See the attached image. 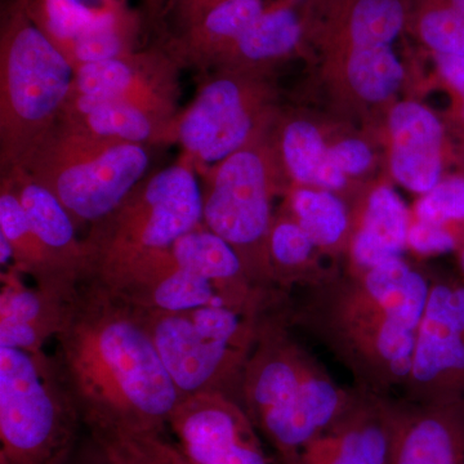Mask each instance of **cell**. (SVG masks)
<instances>
[{
  "label": "cell",
  "instance_id": "6da1fadb",
  "mask_svg": "<svg viewBox=\"0 0 464 464\" xmlns=\"http://www.w3.org/2000/svg\"><path fill=\"white\" fill-rule=\"evenodd\" d=\"M53 340L58 374L88 430L164 433L181 395L136 307L82 280L63 299Z\"/></svg>",
  "mask_w": 464,
  "mask_h": 464
},
{
  "label": "cell",
  "instance_id": "7a4b0ae2",
  "mask_svg": "<svg viewBox=\"0 0 464 464\" xmlns=\"http://www.w3.org/2000/svg\"><path fill=\"white\" fill-rule=\"evenodd\" d=\"M430 286V275L400 258L328 273L295 304L284 302L283 313L347 369L353 386L392 395L411 372Z\"/></svg>",
  "mask_w": 464,
  "mask_h": 464
},
{
  "label": "cell",
  "instance_id": "3957f363",
  "mask_svg": "<svg viewBox=\"0 0 464 464\" xmlns=\"http://www.w3.org/2000/svg\"><path fill=\"white\" fill-rule=\"evenodd\" d=\"M290 328L283 304L266 314L240 389L241 405L280 464L322 433L351 396Z\"/></svg>",
  "mask_w": 464,
  "mask_h": 464
},
{
  "label": "cell",
  "instance_id": "277c9868",
  "mask_svg": "<svg viewBox=\"0 0 464 464\" xmlns=\"http://www.w3.org/2000/svg\"><path fill=\"white\" fill-rule=\"evenodd\" d=\"M197 173L182 155L177 163L143 179L121 206L91 225L83 239L85 279L114 286L204 225Z\"/></svg>",
  "mask_w": 464,
  "mask_h": 464
},
{
  "label": "cell",
  "instance_id": "5b68a950",
  "mask_svg": "<svg viewBox=\"0 0 464 464\" xmlns=\"http://www.w3.org/2000/svg\"><path fill=\"white\" fill-rule=\"evenodd\" d=\"M74 69L34 23L29 0H14L0 29V174L25 166L56 127Z\"/></svg>",
  "mask_w": 464,
  "mask_h": 464
},
{
  "label": "cell",
  "instance_id": "8992f818",
  "mask_svg": "<svg viewBox=\"0 0 464 464\" xmlns=\"http://www.w3.org/2000/svg\"><path fill=\"white\" fill-rule=\"evenodd\" d=\"M139 311L181 399L222 392L240 401L244 368L262 319L271 310L206 306L177 313Z\"/></svg>",
  "mask_w": 464,
  "mask_h": 464
},
{
  "label": "cell",
  "instance_id": "52a82bcc",
  "mask_svg": "<svg viewBox=\"0 0 464 464\" xmlns=\"http://www.w3.org/2000/svg\"><path fill=\"white\" fill-rule=\"evenodd\" d=\"M149 146L101 139L58 121L24 166L53 192L76 226L93 225L146 179Z\"/></svg>",
  "mask_w": 464,
  "mask_h": 464
},
{
  "label": "cell",
  "instance_id": "ba28073f",
  "mask_svg": "<svg viewBox=\"0 0 464 464\" xmlns=\"http://www.w3.org/2000/svg\"><path fill=\"white\" fill-rule=\"evenodd\" d=\"M81 423L53 357L0 347V459L69 464Z\"/></svg>",
  "mask_w": 464,
  "mask_h": 464
},
{
  "label": "cell",
  "instance_id": "9c48e42d",
  "mask_svg": "<svg viewBox=\"0 0 464 464\" xmlns=\"http://www.w3.org/2000/svg\"><path fill=\"white\" fill-rule=\"evenodd\" d=\"M265 152L252 145L200 174L204 177L203 222L234 248L259 289L282 293L271 267V176Z\"/></svg>",
  "mask_w": 464,
  "mask_h": 464
},
{
  "label": "cell",
  "instance_id": "30bf717a",
  "mask_svg": "<svg viewBox=\"0 0 464 464\" xmlns=\"http://www.w3.org/2000/svg\"><path fill=\"white\" fill-rule=\"evenodd\" d=\"M258 91L246 79L222 70L200 84L190 105L179 112L173 143L198 173L248 145L257 128Z\"/></svg>",
  "mask_w": 464,
  "mask_h": 464
},
{
  "label": "cell",
  "instance_id": "8fae6325",
  "mask_svg": "<svg viewBox=\"0 0 464 464\" xmlns=\"http://www.w3.org/2000/svg\"><path fill=\"white\" fill-rule=\"evenodd\" d=\"M401 398L414 402L464 400V279L431 276Z\"/></svg>",
  "mask_w": 464,
  "mask_h": 464
},
{
  "label": "cell",
  "instance_id": "7c38bea8",
  "mask_svg": "<svg viewBox=\"0 0 464 464\" xmlns=\"http://www.w3.org/2000/svg\"><path fill=\"white\" fill-rule=\"evenodd\" d=\"M168 426L190 464H273L246 409L226 393L182 398Z\"/></svg>",
  "mask_w": 464,
  "mask_h": 464
},
{
  "label": "cell",
  "instance_id": "4fadbf2b",
  "mask_svg": "<svg viewBox=\"0 0 464 464\" xmlns=\"http://www.w3.org/2000/svg\"><path fill=\"white\" fill-rule=\"evenodd\" d=\"M181 67L166 51H133L124 56L74 70L70 93L87 94L132 103L176 119Z\"/></svg>",
  "mask_w": 464,
  "mask_h": 464
},
{
  "label": "cell",
  "instance_id": "5bb4252c",
  "mask_svg": "<svg viewBox=\"0 0 464 464\" xmlns=\"http://www.w3.org/2000/svg\"><path fill=\"white\" fill-rule=\"evenodd\" d=\"M395 398L351 387L343 411L285 464H389Z\"/></svg>",
  "mask_w": 464,
  "mask_h": 464
},
{
  "label": "cell",
  "instance_id": "9a60e30c",
  "mask_svg": "<svg viewBox=\"0 0 464 464\" xmlns=\"http://www.w3.org/2000/svg\"><path fill=\"white\" fill-rule=\"evenodd\" d=\"M389 464H464V400L395 398Z\"/></svg>",
  "mask_w": 464,
  "mask_h": 464
},
{
  "label": "cell",
  "instance_id": "2e32d148",
  "mask_svg": "<svg viewBox=\"0 0 464 464\" xmlns=\"http://www.w3.org/2000/svg\"><path fill=\"white\" fill-rule=\"evenodd\" d=\"M393 176L409 190L426 194L441 179L442 125L415 102L395 106L390 115Z\"/></svg>",
  "mask_w": 464,
  "mask_h": 464
},
{
  "label": "cell",
  "instance_id": "e0dca14e",
  "mask_svg": "<svg viewBox=\"0 0 464 464\" xmlns=\"http://www.w3.org/2000/svg\"><path fill=\"white\" fill-rule=\"evenodd\" d=\"M16 192L30 225L44 248L67 276L82 282L87 275V252L84 240L76 235L74 219L65 207L44 185L24 168L0 174Z\"/></svg>",
  "mask_w": 464,
  "mask_h": 464
},
{
  "label": "cell",
  "instance_id": "ac0fdd59",
  "mask_svg": "<svg viewBox=\"0 0 464 464\" xmlns=\"http://www.w3.org/2000/svg\"><path fill=\"white\" fill-rule=\"evenodd\" d=\"M14 266L2 270L0 295V347L38 353L54 337L63 299L70 292L29 288Z\"/></svg>",
  "mask_w": 464,
  "mask_h": 464
},
{
  "label": "cell",
  "instance_id": "d6986e66",
  "mask_svg": "<svg viewBox=\"0 0 464 464\" xmlns=\"http://www.w3.org/2000/svg\"><path fill=\"white\" fill-rule=\"evenodd\" d=\"M174 121L123 101L70 93L58 121L101 139L150 148L172 145Z\"/></svg>",
  "mask_w": 464,
  "mask_h": 464
},
{
  "label": "cell",
  "instance_id": "ffe728a7",
  "mask_svg": "<svg viewBox=\"0 0 464 464\" xmlns=\"http://www.w3.org/2000/svg\"><path fill=\"white\" fill-rule=\"evenodd\" d=\"M265 8L262 0H227L168 39L163 50L181 69L217 65Z\"/></svg>",
  "mask_w": 464,
  "mask_h": 464
},
{
  "label": "cell",
  "instance_id": "44dd1931",
  "mask_svg": "<svg viewBox=\"0 0 464 464\" xmlns=\"http://www.w3.org/2000/svg\"><path fill=\"white\" fill-rule=\"evenodd\" d=\"M409 228L411 217L399 195L387 186L375 188L351 240L350 268L368 270L401 258Z\"/></svg>",
  "mask_w": 464,
  "mask_h": 464
},
{
  "label": "cell",
  "instance_id": "7402d4cb",
  "mask_svg": "<svg viewBox=\"0 0 464 464\" xmlns=\"http://www.w3.org/2000/svg\"><path fill=\"white\" fill-rule=\"evenodd\" d=\"M0 234L14 250V266L29 275L42 288L69 292L76 284L63 273L34 232L16 192L7 179H0Z\"/></svg>",
  "mask_w": 464,
  "mask_h": 464
},
{
  "label": "cell",
  "instance_id": "603a6c76",
  "mask_svg": "<svg viewBox=\"0 0 464 464\" xmlns=\"http://www.w3.org/2000/svg\"><path fill=\"white\" fill-rule=\"evenodd\" d=\"M177 265L246 295H282L259 289L249 279L234 248L206 225L179 237L172 246Z\"/></svg>",
  "mask_w": 464,
  "mask_h": 464
},
{
  "label": "cell",
  "instance_id": "cb8c5ba5",
  "mask_svg": "<svg viewBox=\"0 0 464 464\" xmlns=\"http://www.w3.org/2000/svg\"><path fill=\"white\" fill-rule=\"evenodd\" d=\"M304 35V24L290 3L266 7L257 20L243 33L219 65H258L295 51Z\"/></svg>",
  "mask_w": 464,
  "mask_h": 464
},
{
  "label": "cell",
  "instance_id": "d4e9b609",
  "mask_svg": "<svg viewBox=\"0 0 464 464\" xmlns=\"http://www.w3.org/2000/svg\"><path fill=\"white\" fill-rule=\"evenodd\" d=\"M139 18L123 3L106 0L99 14L63 53L72 69L124 56L134 51Z\"/></svg>",
  "mask_w": 464,
  "mask_h": 464
},
{
  "label": "cell",
  "instance_id": "484cf974",
  "mask_svg": "<svg viewBox=\"0 0 464 464\" xmlns=\"http://www.w3.org/2000/svg\"><path fill=\"white\" fill-rule=\"evenodd\" d=\"M268 249L275 285L284 295L295 285L307 288L328 274L314 265L316 246L295 218L273 219Z\"/></svg>",
  "mask_w": 464,
  "mask_h": 464
},
{
  "label": "cell",
  "instance_id": "4316f807",
  "mask_svg": "<svg viewBox=\"0 0 464 464\" xmlns=\"http://www.w3.org/2000/svg\"><path fill=\"white\" fill-rule=\"evenodd\" d=\"M293 218L304 228L317 249L337 248L350 228L346 206L328 190L304 188L290 197Z\"/></svg>",
  "mask_w": 464,
  "mask_h": 464
},
{
  "label": "cell",
  "instance_id": "83f0119b",
  "mask_svg": "<svg viewBox=\"0 0 464 464\" xmlns=\"http://www.w3.org/2000/svg\"><path fill=\"white\" fill-rule=\"evenodd\" d=\"M406 21L402 0H351L344 5L342 27L350 47L392 44Z\"/></svg>",
  "mask_w": 464,
  "mask_h": 464
},
{
  "label": "cell",
  "instance_id": "f1b7e54d",
  "mask_svg": "<svg viewBox=\"0 0 464 464\" xmlns=\"http://www.w3.org/2000/svg\"><path fill=\"white\" fill-rule=\"evenodd\" d=\"M348 81L362 99L381 102L395 93L404 69L389 44L350 47Z\"/></svg>",
  "mask_w": 464,
  "mask_h": 464
},
{
  "label": "cell",
  "instance_id": "f546056e",
  "mask_svg": "<svg viewBox=\"0 0 464 464\" xmlns=\"http://www.w3.org/2000/svg\"><path fill=\"white\" fill-rule=\"evenodd\" d=\"M90 432L109 464H190L164 433L119 429H92Z\"/></svg>",
  "mask_w": 464,
  "mask_h": 464
},
{
  "label": "cell",
  "instance_id": "4dcf8cb0",
  "mask_svg": "<svg viewBox=\"0 0 464 464\" xmlns=\"http://www.w3.org/2000/svg\"><path fill=\"white\" fill-rule=\"evenodd\" d=\"M280 149L293 179L319 188L320 177L328 163V149L315 125L304 121H290L283 130Z\"/></svg>",
  "mask_w": 464,
  "mask_h": 464
},
{
  "label": "cell",
  "instance_id": "1f68e13d",
  "mask_svg": "<svg viewBox=\"0 0 464 464\" xmlns=\"http://www.w3.org/2000/svg\"><path fill=\"white\" fill-rule=\"evenodd\" d=\"M417 29L435 53L464 57V16L449 0H431L420 12Z\"/></svg>",
  "mask_w": 464,
  "mask_h": 464
},
{
  "label": "cell",
  "instance_id": "d6a6232c",
  "mask_svg": "<svg viewBox=\"0 0 464 464\" xmlns=\"http://www.w3.org/2000/svg\"><path fill=\"white\" fill-rule=\"evenodd\" d=\"M417 221L448 228L464 241V177L440 181L415 207ZM459 244V246H460Z\"/></svg>",
  "mask_w": 464,
  "mask_h": 464
},
{
  "label": "cell",
  "instance_id": "836d02e7",
  "mask_svg": "<svg viewBox=\"0 0 464 464\" xmlns=\"http://www.w3.org/2000/svg\"><path fill=\"white\" fill-rule=\"evenodd\" d=\"M460 240L454 232L426 222H411L408 246L418 255L431 256L451 252L459 248Z\"/></svg>",
  "mask_w": 464,
  "mask_h": 464
},
{
  "label": "cell",
  "instance_id": "e575fe53",
  "mask_svg": "<svg viewBox=\"0 0 464 464\" xmlns=\"http://www.w3.org/2000/svg\"><path fill=\"white\" fill-rule=\"evenodd\" d=\"M328 160L344 176H357L371 166L372 151L359 140H344L328 149Z\"/></svg>",
  "mask_w": 464,
  "mask_h": 464
},
{
  "label": "cell",
  "instance_id": "d590c367",
  "mask_svg": "<svg viewBox=\"0 0 464 464\" xmlns=\"http://www.w3.org/2000/svg\"><path fill=\"white\" fill-rule=\"evenodd\" d=\"M440 74L456 92L460 101V115L464 121V57L435 53Z\"/></svg>",
  "mask_w": 464,
  "mask_h": 464
},
{
  "label": "cell",
  "instance_id": "8d00e7d4",
  "mask_svg": "<svg viewBox=\"0 0 464 464\" xmlns=\"http://www.w3.org/2000/svg\"><path fill=\"white\" fill-rule=\"evenodd\" d=\"M227 0H168V5L176 12L177 23L182 30Z\"/></svg>",
  "mask_w": 464,
  "mask_h": 464
},
{
  "label": "cell",
  "instance_id": "74e56055",
  "mask_svg": "<svg viewBox=\"0 0 464 464\" xmlns=\"http://www.w3.org/2000/svg\"><path fill=\"white\" fill-rule=\"evenodd\" d=\"M69 464H109L100 448L92 440L91 444L84 448Z\"/></svg>",
  "mask_w": 464,
  "mask_h": 464
},
{
  "label": "cell",
  "instance_id": "f35d334b",
  "mask_svg": "<svg viewBox=\"0 0 464 464\" xmlns=\"http://www.w3.org/2000/svg\"><path fill=\"white\" fill-rule=\"evenodd\" d=\"M168 0H145V8L146 12H148L149 17L158 18L160 16L161 11H163L164 7Z\"/></svg>",
  "mask_w": 464,
  "mask_h": 464
},
{
  "label": "cell",
  "instance_id": "ab89813d",
  "mask_svg": "<svg viewBox=\"0 0 464 464\" xmlns=\"http://www.w3.org/2000/svg\"><path fill=\"white\" fill-rule=\"evenodd\" d=\"M449 2H450L454 9H457L464 16V0H449Z\"/></svg>",
  "mask_w": 464,
  "mask_h": 464
},
{
  "label": "cell",
  "instance_id": "60d3db41",
  "mask_svg": "<svg viewBox=\"0 0 464 464\" xmlns=\"http://www.w3.org/2000/svg\"><path fill=\"white\" fill-rule=\"evenodd\" d=\"M458 252H459V266L460 270H462L464 279V241L462 244H460L459 248H458Z\"/></svg>",
  "mask_w": 464,
  "mask_h": 464
},
{
  "label": "cell",
  "instance_id": "b9f144b4",
  "mask_svg": "<svg viewBox=\"0 0 464 464\" xmlns=\"http://www.w3.org/2000/svg\"><path fill=\"white\" fill-rule=\"evenodd\" d=\"M0 464H7L5 462V460L0 459Z\"/></svg>",
  "mask_w": 464,
  "mask_h": 464
}]
</instances>
